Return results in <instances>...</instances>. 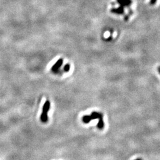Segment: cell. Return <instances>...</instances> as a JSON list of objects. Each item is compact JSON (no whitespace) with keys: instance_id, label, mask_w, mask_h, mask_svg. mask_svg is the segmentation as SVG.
<instances>
[{"instance_id":"1","label":"cell","mask_w":160,"mask_h":160,"mask_svg":"<svg viewBox=\"0 0 160 160\" xmlns=\"http://www.w3.org/2000/svg\"><path fill=\"white\" fill-rule=\"evenodd\" d=\"M50 108V103L49 100H47L44 103L42 109V113L40 116V120L43 123H46L48 120V113Z\"/></svg>"},{"instance_id":"2","label":"cell","mask_w":160,"mask_h":160,"mask_svg":"<svg viewBox=\"0 0 160 160\" xmlns=\"http://www.w3.org/2000/svg\"><path fill=\"white\" fill-rule=\"evenodd\" d=\"M63 64V59L60 58L57 61V62L52 66L51 69L54 73H57L59 72V69Z\"/></svg>"},{"instance_id":"3","label":"cell","mask_w":160,"mask_h":160,"mask_svg":"<svg viewBox=\"0 0 160 160\" xmlns=\"http://www.w3.org/2000/svg\"><path fill=\"white\" fill-rule=\"evenodd\" d=\"M117 2L120 4V7H127L132 4L131 0H117Z\"/></svg>"},{"instance_id":"4","label":"cell","mask_w":160,"mask_h":160,"mask_svg":"<svg viewBox=\"0 0 160 160\" xmlns=\"http://www.w3.org/2000/svg\"><path fill=\"white\" fill-rule=\"evenodd\" d=\"M91 120H95L97 119H100L101 117H103V115L101 113L97 112H93L91 113V115H90Z\"/></svg>"},{"instance_id":"5","label":"cell","mask_w":160,"mask_h":160,"mask_svg":"<svg viewBox=\"0 0 160 160\" xmlns=\"http://www.w3.org/2000/svg\"><path fill=\"white\" fill-rule=\"evenodd\" d=\"M112 13H115V14H122L124 13V8L123 7H120L117 8H113L111 10Z\"/></svg>"},{"instance_id":"6","label":"cell","mask_w":160,"mask_h":160,"mask_svg":"<svg viewBox=\"0 0 160 160\" xmlns=\"http://www.w3.org/2000/svg\"><path fill=\"white\" fill-rule=\"evenodd\" d=\"M99 121L97 123V126L99 129H103L104 127V120H103V117H101L100 118L98 119Z\"/></svg>"},{"instance_id":"7","label":"cell","mask_w":160,"mask_h":160,"mask_svg":"<svg viewBox=\"0 0 160 160\" xmlns=\"http://www.w3.org/2000/svg\"><path fill=\"white\" fill-rule=\"evenodd\" d=\"M82 120L84 123H88L91 120V118L90 115H84L82 118Z\"/></svg>"},{"instance_id":"8","label":"cell","mask_w":160,"mask_h":160,"mask_svg":"<svg viewBox=\"0 0 160 160\" xmlns=\"http://www.w3.org/2000/svg\"><path fill=\"white\" fill-rule=\"evenodd\" d=\"M70 64L69 63H67L65 65L64 67H63V71L65 72H68L70 70Z\"/></svg>"},{"instance_id":"9","label":"cell","mask_w":160,"mask_h":160,"mask_svg":"<svg viewBox=\"0 0 160 160\" xmlns=\"http://www.w3.org/2000/svg\"><path fill=\"white\" fill-rule=\"evenodd\" d=\"M156 1H157V0H151V5H154L155 4Z\"/></svg>"},{"instance_id":"10","label":"cell","mask_w":160,"mask_h":160,"mask_svg":"<svg viewBox=\"0 0 160 160\" xmlns=\"http://www.w3.org/2000/svg\"><path fill=\"white\" fill-rule=\"evenodd\" d=\"M158 72H159V73L160 74V67H159L158 68Z\"/></svg>"},{"instance_id":"11","label":"cell","mask_w":160,"mask_h":160,"mask_svg":"<svg viewBox=\"0 0 160 160\" xmlns=\"http://www.w3.org/2000/svg\"><path fill=\"white\" fill-rule=\"evenodd\" d=\"M142 160L141 159V158H138V159H136V160Z\"/></svg>"}]
</instances>
